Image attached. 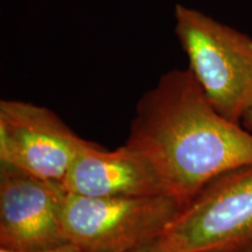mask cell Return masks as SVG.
Instances as JSON below:
<instances>
[{
    "label": "cell",
    "instance_id": "11",
    "mask_svg": "<svg viewBox=\"0 0 252 252\" xmlns=\"http://www.w3.org/2000/svg\"><path fill=\"white\" fill-rule=\"evenodd\" d=\"M247 252H252V249H250V250H249V251H247Z\"/></svg>",
    "mask_w": 252,
    "mask_h": 252
},
{
    "label": "cell",
    "instance_id": "10",
    "mask_svg": "<svg viewBox=\"0 0 252 252\" xmlns=\"http://www.w3.org/2000/svg\"><path fill=\"white\" fill-rule=\"evenodd\" d=\"M133 252H154L153 244L152 245H149V247H146V248H144V249H140V250L133 251Z\"/></svg>",
    "mask_w": 252,
    "mask_h": 252
},
{
    "label": "cell",
    "instance_id": "2",
    "mask_svg": "<svg viewBox=\"0 0 252 252\" xmlns=\"http://www.w3.org/2000/svg\"><path fill=\"white\" fill-rule=\"evenodd\" d=\"M175 35L207 99L241 124L252 105V37L195 8L176 5Z\"/></svg>",
    "mask_w": 252,
    "mask_h": 252
},
{
    "label": "cell",
    "instance_id": "5",
    "mask_svg": "<svg viewBox=\"0 0 252 252\" xmlns=\"http://www.w3.org/2000/svg\"><path fill=\"white\" fill-rule=\"evenodd\" d=\"M90 143L45 106L14 99L0 102V162L62 184Z\"/></svg>",
    "mask_w": 252,
    "mask_h": 252
},
{
    "label": "cell",
    "instance_id": "1",
    "mask_svg": "<svg viewBox=\"0 0 252 252\" xmlns=\"http://www.w3.org/2000/svg\"><path fill=\"white\" fill-rule=\"evenodd\" d=\"M125 144L182 207L217 176L252 165V134L214 109L188 68L166 72L143 94Z\"/></svg>",
    "mask_w": 252,
    "mask_h": 252
},
{
    "label": "cell",
    "instance_id": "8",
    "mask_svg": "<svg viewBox=\"0 0 252 252\" xmlns=\"http://www.w3.org/2000/svg\"><path fill=\"white\" fill-rule=\"evenodd\" d=\"M0 252H82L76 245L72 243H65L59 247L48 248V249H41V250H32V251H13L7 250V249L0 248Z\"/></svg>",
    "mask_w": 252,
    "mask_h": 252
},
{
    "label": "cell",
    "instance_id": "4",
    "mask_svg": "<svg viewBox=\"0 0 252 252\" xmlns=\"http://www.w3.org/2000/svg\"><path fill=\"white\" fill-rule=\"evenodd\" d=\"M181 209L169 194L93 198L67 193L63 229L82 252H133L156 243Z\"/></svg>",
    "mask_w": 252,
    "mask_h": 252
},
{
    "label": "cell",
    "instance_id": "9",
    "mask_svg": "<svg viewBox=\"0 0 252 252\" xmlns=\"http://www.w3.org/2000/svg\"><path fill=\"white\" fill-rule=\"evenodd\" d=\"M241 125L252 134V105L247 110V112L244 113L243 118H242Z\"/></svg>",
    "mask_w": 252,
    "mask_h": 252
},
{
    "label": "cell",
    "instance_id": "3",
    "mask_svg": "<svg viewBox=\"0 0 252 252\" xmlns=\"http://www.w3.org/2000/svg\"><path fill=\"white\" fill-rule=\"evenodd\" d=\"M252 249V165L214 179L182 207L154 252H247Z\"/></svg>",
    "mask_w": 252,
    "mask_h": 252
},
{
    "label": "cell",
    "instance_id": "7",
    "mask_svg": "<svg viewBox=\"0 0 252 252\" xmlns=\"http://www.w3.org/2000/svg\"><path fill=\"white\" fill-rule=\"evenodd\" d=\"M62 186L69 194L93 198L168 194L150 160L126 144L109 151L90 143L72 163Z\"/></svg>",
    "mask_w": 252,
    "mask_h": 252
},
{
    "label": "cell",
    "instance_id": "6",
    "mask_svg": "<svg viewBox=\"0 0 252 252\" xmlns=\"http://www.w3.org/2000/svg\"><path fill=\"white\" fill-rule=\"evenodd\" d=\"M67 191L0 162V248L32 251L69 243L63 229Z\"/></svg>",
    "mask_w": 252,
    "mask_h": 252
}]
</instances>
